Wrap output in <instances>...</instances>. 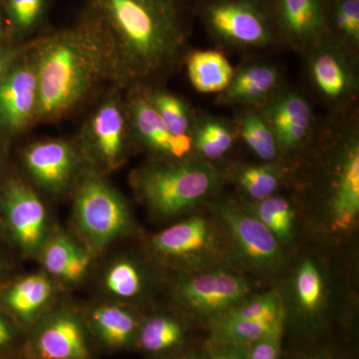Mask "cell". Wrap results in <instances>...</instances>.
I'll return each mask as SVG.
<instances>
[{"label":"cell","mask_w":359,"mask_h":359,"mask_svg":"<svg viewBox=\"0 0 359 359\" xmlns=\"http://www.w3.org/2000/svg\"><path fill=\"white\" fill-rule=\"evenodd\" d=\"M193 146L208 160H218L230 151L233 132L228 123L217 118H204L195 129Z\"/></svg>","instance_id":"cell-26"},{"label":"cell","mask_w":359,"mask_h":359,"mask_svg":"<svg viewBox=\"0 0 359 359\" xmlns=\"http://www.w3.org/2000/svg\"><path fill=\"white\" fill-rule=\"evenodd\" d=\"M29 45L28 44L27 46H6V45H0V79L4 77L7 71L11 69L14 62L27 50Z\"/></svg>","instance_id":"cell-40"},{"label":"cell","mask_w":359,"mask_h":359,"mask_svg":"<svg viewBox=\"0 0 359 359\" xmlns=\"http://www.w3.org/2000/svg\"><path fill=\"white\" fill-rule=\"evenodd\" d=\"M235 70L218 50L193 52L188 58V75L194 88L201 93H217L228 88Z\"/></svg>","instance_id":"cell-21"},{"label":"cell","mask_w":359,"mask_h":359,"mask_svg":"<svg viewBox=\"0 0 359 359\" xmlns=\"http://www.w3.org/2000/svg\"><path fill=\"white\" fill-rule=\"evenodd\" d=\"M252 214L271 231L282 244H287L294 236V212L287 199L271 196L250 205Z\"/></svg>","instance_id":"cell-25"},{"label":"cell","mask_w":359,"mask_h":359,"mask_svg":"<svg viewBox=\"0 0 359 359\" xmlns=\"http://www.w3.org/2000/svg\"><path fill=\"white\" fill-rule=\"evenodd\" d=\"M4 6L13 32L26 35L34 32L41 23L47 0H4Z\"/></svg>","instance_id":"cell-33"},{"label":"cell","mask_w":359,"mask_h":359,"mask_svg":"<svg viewBox=\"0 0 359 359\" xmlns=\"http://www.w3.org/2000/svg\"><path fill=\"white\" fill-rule=\"evenodd\" d=\"M52 294L53 287L46 276L32 275L25 276L9 290L6 302L20 323L30 327L40 318Z\"/></svg>","instance_id":"cell-22"},{"label":"cell","mask_w":359,"mask_h":359,"mask_svg":"<svg viewBox=\"0 0 359 359\" xmlns=\"http://www.w3.org/2000/svg\"><path fill=\"white\" fill-rule=\"evenodd\" d=\"M283 327L248 347L247 359H278L282 344Z\"/></svg>","instance_id":"cell-37"},{"label":"cell","mask_w":359,"mask_h":359,"mask_svg":"<svg viewBox=\"0 0 359 359\" xmlns=\"http://www.w3.org/2000/svg\"><path fill=\"white\" fill-rule=\"evenodd\" d=\"M90 263H91V257L89 252L78 247L68 263L65 275L62 276L63 280L68 283L79 282L86 275Z\"/></svg>","instance_id":"cell-38"},{"label":"cell","mask_w":359,"mask_h":359,"mask_svg":"<svg viewBox=\"0 0 359 359\" xmlns=\"http://www.w3.org/2000/svg\"><path fill=\"white\" fill-rule=\"evenodd\" d=\"M280 151L299 147L311 129V108L309 101L294 91H285L273 97L264 109Z\"/></svg>","instance_id":"cell-15"},{"label":"cell","mask_w":359,"mask_h":359,"mask_svg":"<svg viewBox=\"0 0 359 359\" xmlns=\"http://www.w3.org/2000/svg\"><path fill=\"white\" fill-rule=\"evenodd\" d=\"M169 359H201L199 356L195 355V354H180V355L172 356Z\"/></svg>","instance_id":"cell-42"},{"label":"cell","mask_w":359,"mask_h":359,"mask_svg":"<svg viewBox=\"0 0 359 359\" xmlns=\"http://www.w3.org/2000/svg\"><path fill=\"white\" fill-rule=\"evenodd\" d=\"M203 22L219 43L261 48L276 37L271 0H200Z\"/></svg>","instance_id":"cell-4"},{"label":"cell","mask_w":359,"mask_h":359,"mask_svg":"<svg viewBox=\"0 0 359 359\" xmlns=\"http://www.w3.org/2000/svg\"><path fill=\"white\" fill-rule=\"evenodd\" d=\"M348 47L328 33L308 49L309 74L314 85L330 100L351 95L355 88V73L346 53Z\"/></svg>","instance_id":"cell-13"},{"label":"cell","mask_w":359,"mask_h":359,"mask_svg":"<svg viewBox=\"0 0 359 359\" xmlns=\"http://www.w3.org/2000/svg\"><path fill=\"white\" fill-rule=\"evenodd\" d=\"M185 339L181 323L167 316H155L142 321L136 344L144 353L165 356L180 348Z\"/></svg>","instance_id":"cell-23"},{"label":"cell","mask_w":359,"mask_h":359,"mask_svg":"<svg viewBox=\"0 0 359 359\" xmlns=\"http://www.w3.org/2000/svg\"><path fill=\"white\" fill-rule=\"evenodd\" d=\"M2 35H4V25H2L1 18H0V39H1Z\"/></svg>","instance_id":"cell-44"},{"label":"cell","mask_w":359,"mask_h":359,"mask_svg":"<svg viewBox=\"0 0 359 359\" xmlns=\"http://www.w3.org/2000/svg\"><path fill=\"white\" fill-rule=\"evenodd\" d=\"M278 37L308 50L330 33L328 0H271Z\"/></svg>","instance_id":"cell-12"},{"label":"cell","mask_w":359,"mask_h":359,"mask_svg":"<svg viewBox=\"0 0 359 359\" xmlns=\"http://www.w3.org/2000/svg\"><path fill=\"white\" fill-rule=\"evenodd\" d=\"M280 82V71L268 63H252L233 74L231 84L223 92L226 102L259 103L275 91Z\"/></svg>","instance_id":"cell-20"},{"label":"cell","mask_w":359,"mask_h":359,"mask_svg":"<svg viewBox=\"0 0 359 359\" xmlns=\"http://www.w3.org/2000/svg\"><path fill=\"white\" fill-rule=\"evenodd\" d=\"M212 211L230 231L233 242L250 266L261 271H275L283 263L280 243L252 212L230 201L212 203Z\"/></svg>","instance_id":"cell-10"},{"label":"cell","mask_w":359,"mask_h":359,"mask_svg":"<svg viewBox=\"0 0 359 359\" xmlns=\"http://www.w3.org/2000/svg\"><path fill=\"white\" fill-rule=\"evenodd\" d=\"M145 95L160 115L170 133L173 136L189 134L192 119L185 101L162 90H153Z\"/></svg>","instance_id":"cell-30"},{"label":"cell","mask_w":359,"mask_h":359,"mask_svg":"<svg viewBox=\"0 0 359 359\" xmlns=\"http://www.w3.org/2000/svg\"><path fill=\"white\" fill-rule=\"evenodd\" d=\"M193 148L192 135L183 134L172 136L171 139V158L175 160H181L187 158Z\"/></svg>","instance_id":"cell-41"},{"label":"cell","mask_w":359,"mask_h":359,"mask_svg":"<svg viewBox=\"0 0 359 359\" xmlns=\"http://www.w3.org/2000/svg\"><path fill=\"white\" fill-rule=\"evenodd\" d=\"M85 16L102 33L120 84L169 69L186 47L179 0H85Z\"/></svg>","instance_id":"cell-1"},{"label":"cell","mask_w":359,"mask_h":359,"mask_svg":"<svg viewBox=\"0 0 359 359\" xmlns=\"http://www.w3.org/2000/svg\"><path fill=\"white\" fill-rule=\"evenodd\" d=\"M126 105L130 131L156 154L171 158L172 135L145 94L135 93Z\"/></svg>","instance_id":"cell-19"},{"label":"cell","mask_w":359,"mask_h":359,"mask_svg":"<svg viewBox=\"0 0 359 359\" xmlns=\"http://www.w3.org/2000/svg\"><path fill=\"white\" fill-rule=\"evenodd\" d=\"M129 132L126 105L117 94H112L96 108L84 125L80 147L103 169L114 170L126 155Z\"/></svg>","instance_id":"cell-8"},{"label":"cell","mask_w":359,"mask_h":359,"mask_svg":"<svg viewBox=\"0 0 359 359\" xmlns=\"http://www.w3.org/2000/svg\"><path fill=\"white\" fill-rule=\"evenodd\" d=\"M108 294L121 299L138 297L144 289V276L138 264L120 259L108 266L103 278Z\"/></svg>","instance_id":"cell-28"},{"label":"cell","mask_w":359,"mask_h":359,"mask_svg":"<svg viewBox=\"0 0 359 359\" xmlns=\"http://www.w3.org/2000/svg\"><path fill=\"white\" fill-rule=\"evenodd\" d=\"M238 186L255 202L271 197L280 185V173L271 164L243 168L237 175Z\"/></svg>","instance_id":"cell-31"},{"label":"cell","mask_w":359,"mask_h":359,"mask_svg":"<svg viewBox=\"0 0 359 359\" xmlns=\"http://www.w3.org/2000/svg\"><path fill=\"white\" fill-rule=\"evenodd\" d=\"M249 292L250 285L244 278L223 269L183 276L174 290L182 308L194 316L215 320L245 301Z\"/></svg>","instance_id":"cell-7"},{"label":"cell","mask_w":359,"mask_h":359,"mask_svg":"<svg viewBox=\"0 0 359 359\" xmlns=\"http://www.w3.org/2000/svg\"><path fill=\"white\" fill-rule=\"evenodd\" d=\"M295 290L302 309L314 311L320 306L323 294V278L311 259L302 264L295 278Z\"/></svg>","instance_id":"cell-34"},{"label":"cell","mask_w":359,"mask_h":359,"mask_svg":"<svg viewBox=\"0 0 359 359\" xmlns=\"http://www.w3.org/2000/svg\"><path fill=\"white\" fill-rule=\"evenodd\" d=\"M332 221L337 230L347 231L359 212V145L353 139L344 150L332 188Z\"/></svg>","instance_id":"cell-18"},{"label":"cell","mask_w":359,"mask_h":359,"mask_svg":"<svg viewBox=\"0 0 359 359\" xmlns=\"http://www.w3.org/2000/svg\"><path fill=\"white\" fill-rule=\"evenodd\" d=\"M215 240L209 222L193 217L157 233L152 238V249L166 259H193L212 250Z\"/></svg>","instance_id":"cell-17"},{"label":"cell","mask_w":359,"mask_h":359,"mask_svg":"<svg viewBox=\"0 0 359 359\" xmlns=\"http://www.w3.org/2000/svg\"><path fill=\"white\" fill-rule=\"evenodd\" d=\"M330 32L346 45L359 44V0H328Z\"/></svg>","instance_id":"cell-29"},{"label":"cell","mask_w":359,"mask_h":359,"mask_svg":"<svg viewBox=\"0 0 359 359\" xmlns=\"http://www.w3.org/2000/svg\"><path fill=\"white\" fill-rule=\"evenodd\" d=\"M283 320H255L222 316L215 323L212 342L226 346L249 347L257 340L283 328Z\"/></svg>","instance_id":"cell-24"},{"label":"cell","mask_w":359,"mask_h":359,"mask_svg":"<svg viewBox=\"0 0 359 359\" xmlns=\"http://www.w3.org/2000/svg\"><path fill=\"white\" fill-rule=\"evenodd\" d=\"M39 86L36 121H55L76 108L105 79H113L107 42L83 16L80 22L32 44Z\"/></svg>","instance_id":"cell-2"},{"label":"cell","mask_w":359,"mask_h":359,"mask_svg":"<svg viewBox=\"0 0 359 359\" xmlns=\"http://www.w3.org/2000/svg\"><path fill=\"white\" fill-rule=\"evenodd\" d=\"M248 347L214 344L209 348L207 359H247Z\"/></svg>","instance_id":"cell-39"},{"label":"cell","mask_w":359,"mask_h":359,"mask_svg":"<svg viewBox=\"0 0 359 359\" xmlns=\"http://www.w3.org/2000/svg\"><path fill=\"white\" fill-rule=\"evenodd\" d=\"M0 359H25V358L23 356L22 353H20L11 356H6V358H0Z\"/></svg>","instance_id":"cell-43"},{"label":"cell","mask_w":359,"mask_h":359,"mask_svg":"<svg viewBox=\"0 0 359 359\" xmlns=\"http://www.w3.org/2000/svg\"><path fill=\"white\" fill-rule=\"evenodd\" d=\"M78 245L65 235H57L45 245L42 263L51 275L62 278Z\"/></svg>","instance_id":"cell-35"},{"label":"cell","mask_w":359,"mask_h":359,"mask_svg":"<svg viewBox=\"0 0 359 359\" xmlns=\"http://www.w3.org/2000/svg\"><path fill=\"white\" fill-rule=\"evenodd\" d=\"M25 163L37 185L50 193H60L76 174L79 155L67 141L51 139L37 142L26 149Z\"/></svg>","instance_id":"cell-14"},{"label":"cell","mask_w":359,"mask_h":359,"mask_svg":"<svg viewBox=\"0 0 359 359\" xmlns=\"http://www.w3.org/2000/svg\"><path fill=\"white\" fill-rule=\"evenodd\" d=\"M39 86L32 44L0 79V134L16 136L36 122Z\"/></svg>","instance_id":"cell-9"},{"label":"cell","mask_w":359,"mask_h":359,"mask_svg":"<svg viewBox=\"0 0 359 359\" xmlns=\"http://www.w3.org/2000/svg\"><path fill=\"white\" fill-rule=\"evenodd\" d=\"M85 323L94 347L116 353L135 346L142 321L125 306H101L92 309Z\"/></svg>","instance_id":"cell-16"},{"label":"cell","mask_w":359,"mask_h":359,"mask_svg":"<svg viewBox=\"0 0 359 359\" xmlns=\"http://www.w3.org/2000/svg\"><path fill=\"white\" fill-rule=\"evenodd\" d=\"M221 174L202 159L156 162L134 177L137 192L156 216L173 218L200 204L216 191Z\"/></svg>","instance_id":"cell-3"},{"label":"cell","mask_w":359,"mask_h":359,"mask_svg":"<svg viewBox=\"0 0 359 359\" xmlns=\"http://www.w3.org/2000/svg\"><path fill=\"white\" fill-rule=\"evenodd\" d=\"M238 130L248 147L259 159L271 162L278 157L275 136L264 116L255 112L245 113L238 120Z\"/></svg>","instance_id":"cell-27"},{"label":"cell","mask_w":359,"mask_h":359,"mask_svg":"<svg viewBox=\"0 0 359 359\" xmlns=\"http://www.w3.org/2000/svg\"><path fill=\"white\" fill-rule=\"evenodd\" d=\"M94 348L85 320L65 309L33 323L22 354L25 359H94Z\"/></svg>","instance_id":"cell-6"},{"label":"cell","mask_w":359,"mask_h":359,"mask_svg":"<svg viewBox=\"0 0 359 359\" xmlns=\"http://www.w3.org/2000/svg\"><path fill=\"white\" fill-rule=\"evenodd\" d=\"M73 208L80 233L95 249H102L131 229V215L122 196L94 170L80 179Z\"/></svg>","instance_id":"cell-5"},{"label":"cell","mask_w":359,"mask_h":359,"mask_svg":"<svg viewBox=\"0 0 359 359\" xmlns=\"http://www.w3.org/2000/svg\"><path fill=\"white\" fill-rule=\"evenodd\" d=\"M22 332L13 320L0 313V358L13 355L16 349L22 351Z\"/></svg>","instance_id":"cell-36"},{"label":"cell","mask_w":359,"mask_h":359,"mask_svg":"<svg viewBox=\"0 0 359 359\" xmlns=\"http://www.w3.org/2000/svg\"><path fill=\"white\" fill-rule=\"evenodd\" d=\"M223 316L243 320H278L285 318V311L278 292H269L252 299H245Z\"/></svg>","instance_id":"cell-32"},{"label":"cell","mask_w":359,"mask_h":359,"mask_svg":"<svg viewBox=\"0 0 359 359\" xmlns=\"http://www.w3.org/2000/svg\"><path fill=\"white\" fill-rule=\"evenodd\" d=\"M2 208L16 244L26 254L39 252L47 224L46 209L39 196L20 180H11L4 187Z\"/></svg>","instance_id":"cell-11"}]
</instances>
